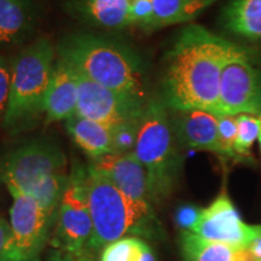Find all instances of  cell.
Listing matches in <instances>:
<instances>
[{
    "label": "cell",
    "instance_id": "6da1fadb",
    "mask_svg": "<svg viewBox=\"0 0 261 261\" xmlns=\"http://www.w3.org/2000/svg\"><path fill=\"white\" fill-rule=\"evenodd\" d=\"M233 42L190 23L163 60L161 100L171 112L201 109L218 114L221 70Z\"/></svg>",
    "mask_w": 261,
    "mask_h": 261
},
{
    "label": "cell",
    "instance_id": "7a4b0ae2",
    "mask_svg": "<svg viewBox=\"0 0 261 261\" xmlns=\"http://www.w3.org/2000/svg\"><path fill=\"white\" fill-rule=\"evenodd\" d=\"M85 181L93 221L94 253L122 237H140L148 242L167 240L154 204L126 196L91 163L86 166Z\"/></svg>",
    "mask_w": 261,
    "mask_h": 261
},
{
    "label": "cell",
    "instance_id": "3957f363",
    "mask_svg": "<svg viewBox=\"0 0 261 261\" xmlns=\"http://www.w3.org/2000/svg\"><path fill=\"white\" fill-rule=\"evenodd\" d=\"M58 57L87 79L116 92L146 99L143 62L121 42L91 33H73L62 39Z\"/></svg>",
    "mask_w": 261,
    "mask_h": 261
},
{
    "label": "cell",
    "instance_id": "277c9868",
    "mask_svg": "<svg viewBox=\"0 0 261 261\" xmlns=\"http://www.w3.org/2000/svg\"><path fill=\"white\" fill-rule=\"evenodd\" d=\"M175 138L169 109L151 98L140 119L133 154L148 177L151 203L160 207L171 198L180 182L184 158Z\"/></svg>",
    "mask_w": 261,
    "mask_h": 261
},
{
    "label": "cell",
    "instance_id": "5b68a950",
    "mask_svg": "<svg viewBox=\"0 0 261 261\" xmlns=\"http://www.w3.org/2000/svg\"><path fill=\"white\" fill-rule=\"evenodd\" d=\"M0 179L6 188L33 196L56 218L69 173L60 146L46 139H34L18 146L0 163Z\"/></svg>",
    "mask_w": 261,
    "mask_h": 261
},
{
    "label": "cell",
    "instance_id": "8992f818",
    "mask_svg": "<svg viewBox=\"0 0 261 261\" xmlns=\"http://www.w3.org/2000/svg\"><path fill=\"white\" fill-rule=\"evenodd\" d=\"M55 64V48L47 39H38L11 62L10 102L4 128H22L44 113Z\"/></svg>",
    "mask_w": 261,
    "mask_h": 261
},
{
    "label": "cell",
    "instance_id": "52a82bcc",
    "mask_svg": "<svg viewBox=\"0 0 261 261\" xmlns=\"http://www.w3.org/2000/svg\"><path fill=\"white\" fill-rule=\"evenodd\" d=\"M86 167L75 163L69 171L50 240L51 249L81 254L93 252V221L87 196Z\"/></svg>",
    "mask_w": 261,
    "mask_h": 261
},
{
    "label": "cell",
    "instance_id": "ba28073f",
    "mask_svg": "<svg viewBox=\"0 0 261 261\" xmlns=\"http://www.w3.org/2000/svg\"><path fill=\"white\" fill-rule=\"evenodd\" d=\"M261 114V68L249 48L233 44L221 70L217 115Z\"/></svg>",
    "mask_w": 261,
    "mask_h": 261
},
{
    "label": "cell",
    "instance_id": "9c48e42d",
    "mask_svg": "<svg viewBox=\"0 0 261 261\" xmlns=\"http://www.w3.org/2000/svg\"><path fill=\"white\" fill-rule=\"evenodd\" d=\"M8 190L12 197L9 221L12 238L8 261H40L45 246L50 243L56 218L33 196L15 188Z\"/></svg>",
    "mask_w": 261,
    "mask_h": 261
},
{
    "label": "cell",
    "instance_id": "30bf717a",
    "mask_svg": "<svg viewBox=\"0 0 261 261\" xmlns=\"http://www.w3.org/2000/svg\"><path fill=\"white\" fill-rule=\"evenodd\" d=\"M76 74L79 83L76 115L102 123L112 130L130 123H139L149 99L116 92L77 71Z\"/></svg>",
    "mask_w": 261,
    "mask_h": 261
},
{
    "label": "cell",
    "instance_id": "8fae6325",
    "mask_svg": "<svg viewBox=\"0 0 261 261\" xmlns=\"http://www.w3.org/2000/svg\"><path fill=\"white\" fill-rule=\"evenodd\" d=\"M257 230L259 224H247L242 219L224 185L217 197L207 207L201 208L190 232L208 241L247 248Z\"/></svg>",
    "mask_w": 261,
    "mask_h": 261
},
{
    "label": "cell",
    "instance_id": "7c38bea8",
    "mask_svg": "<svg viewBox=\"0 0 261 261\" xmlns=\"http://www.w3.org/2000/svg\"><path fill=\"white\" fill-rule=\"evenodd\" d=\"M172 113V127L179 144L188 149L212 152L220 159L221 150L217 114L201 109L179 110Z\"/></svg>",
    "mask_w": 261,
    "mask_h": 261
},
{
    "label": "cell",
    "instance_id": "4fadbf2b",
    "mask_svg": "<svg viewBox=\"0 0 261 261\" xmlns=\"http://www.w3.org/2000/svg\"><path fill=\"white\" fill-rule=\"evenodd\" d=\"M91 165L126 196L136 201L151 203L146 172L133 152L100 156L92 160Z\"/></svg>",
    "mask_w": 261,
    "mask_h": 261
},
{
    "label": "cell",
    "instance_id": "5bb4252c",
    "mask_svg": "<svg viewBox=\"0 0 261 261\" xmlns=\"http://www.w3.org/2000/svg\"><path fill=\"white\" fill-rule=\"evenodd\" d=\"M79 102L77 74L67 62L58 57L52 80L45 98L44 113L46 122L69 119L76 113Z\"/></svg>",
    "mask_w": 261,
    "mask_h": 261
},
{
    "label": "cell",
    "instance_id": "9a60e30c",
    "mask_svg": "<svg viewBox=\"0 0 261 261\" xmlns=\"http://www.w3.org/2000/svg\"><path fill=\"white\" fill-rule=\"evenodd\" d=\"M130 0H63L65 11L85 24L102 29L129 27Z\"/></svg>",
    "mask_w": 261,
    "mask_h": 261
},
{
    "label": "cell",
    "instance_id": "2e32d148",
    "mask_svg": "<svg viewBox=\"0 0 261 261\" xmlns=\"http://www.w3.org/2000/svg\"><path fill=\"white\" fill-rule=\"evenodd\" d=\"M35 0H0V47L25 40L38 22Z\"/></svg>",
    "mask_w": 261,
    "mask_h": 261
},
{
    "label": "cell",
    "instance_id": "e0dca14e",
    "mask_svg": "<svg viewBox=\"0 0 261 261\" xmlns=\"http://www.w3.org/2000/svg\"><path fill=\"white\" fill-rule=\"evenodd\" d=\"M178 242L182 261H255L247 248L204 240L190 231H180Z\"/></svg>",
    "mask_w": 261,
    "mask_h": 261
},
{
    "label": "cell",
    "instance_id": "ac0fdd59",
    "mask_svg": "<svg viewBox=\"0 0 261 261\" xmlns=\"http://www.w3.org/2000/svg\"><path fill=\"white\" fill-rule=\"evenodd\" d=\"M225 31L249 41L261 40V0H228L220 11Z\"/></svg>",
    "mask_w": 261,
    "mask_h": 261
},
{
    "label": "cell",
    "instance_id": "d6986e66",
    "mask_svg": "<svg viewBox=\"0 0 261 261\" xmlns=\"http://www.w3.org/2000/svg\"><path fill=\"white\" fill-rule=\"evenodd\" d=\"M65 126L75 144L92 160L114 154L113 130L107 126L76 114L65 120Z\"/></svg>",
    "mask_w": 261,
    "mask_h": 261
},
{
    "label": "cell",
    "instance_id": "ffe728a7",
    "mask_svg": "<svg viewBox=\"0 0 261 261\" xmlns=\"http://www.w3.org/2000/svg\"><path fill=\"white\" fill-rule=\"evenodd\" d=\"M218 0H152L154 16L149 32L184 24L198 17Z\"/></svg>",
    "mask_w": 261,
    "mask_h": 261
},
{
    "label": "cell",
    "instance_id": "44dd1931",
    "mask_svg": "<svg viewBox=\"0 0 261 261\" xmlns=\"http://www.w3.org/2000/svg\"><path fill=\"white\" fill-rule=\"evenodd\" d=\"M99 261H156V255L148 241L128 236L104 246Z\"/></svg>",
    "mask_w": 261,
    "mask_h": 261
},
{
    "label": "cell",
    "instance_id": "7402d4cb",
    "mask_svg": "<svg viewBox=\"0 0 261 261\" xmlns=\"http://www.w3.org/2000/svg\"><path fill=\"white\" fill-rule=\"evenodd\" d=\"M237 120V137L234 142V155L236 163L242 165H254L252 149L257 142L261 128V120L259 115L241 114L236 116Z\"/></svg>",
    "mask_w": 261,
    "mask_h": 261
},
{
    "label": "cell",
    "instance_id": "603a6c76",
    "mask_svg": "<svg viewBox=\"0 0 261 261\" xmlns=\"http://www.w3.org/2000/svg\"><path fill=\"white\" fill-rule=\"evenodd\" d=\"M218 132H219L221 150L220 160L224 163H236V155H234V142L237 137L236 116L218 115Z\"/></svg>",
    "mask_w": 261,
    "mask_h": 261
},
{
    "label": "cell",
    "instance_id": "cb8c5ba5",
    "mask_svg": "<svg viewBox=\"0 0 261 261\" xmlns=\"http://www.w3.org/2000/svg\"><path fill=\"white\" fill-rule=\"evenodd\" d=\"M154 16L152 0H130L128 21L129 27H138L149 32Z\"/></svg>",
    "mask_w": 261,
    "mask_h": 261
},
{
    "label": "cell",
    "instance_id": "d4e9b609",
    "mask_svg": "<svg viewBox=\"0 0 261 261\" xmlns=\"http://www.w3.org/2000/svg\"><path fill=\"white\" fill-rule=\"evenodd\" d=\"M11 90V63L0 55V121H4Z\"/></svg>",
    "mask_w": 261,
    "mask_h": 261
},
{
    "label": "cell",
    "instance_id": "484cf974",
    "mask_svg": "<svg viewBox=\"0 0 261 261\" xmlns=\"http://www.w3.org/2000/svg\"><path fill=\"white\" fill-rule=\"evenodd\" d=\"M201 213V208L195 207L192 204H184L177 210L175 213V223L180 231H191L196 221L198 219V215Z\"/></svg>",
    "mask_w": 261,
    "mask_h": 261
},
{
    "label": "cell",
    "instance_id": "4316f807",
    "mask_svg": "<svg viewBox=\"0 0 261 261\" xmlns=\"http://www.w3.org/2000/svg\"><path fill=\"white\" fill-rule=\"evenodd\" d=\"M45 261H97L96 254L92 253H81L71 254L61 252L57 249H51L48 252Z\"/></svg>",
    "mask_w": 261,
    "mask_h": 261
},
{
    "label": "cell",
    "instance_id": "83f0119b",
    "mask_svg": "<svg viewBox=\"0 0 261 261\" xmlns=\"http://www.w3.org/2000/svg\"><path fill=\"white\" fill-rule=\"evenodd\" d=\"M11 226L8 220L0 217V261H8V255L11 247Z\"/></svg>",
    "mask_w": 261,
    "mask_h": 261
},
{
    "label": "cell",
    "instance_id": "f1b7e54d",
    "mask_svg": "<svg viewBox=\"0 0 261 261\" xmlns=\"http://www.w3.org/2000/svg\"><path fill=\"white\" fill-rule=\"evenodd\" d=\"M247 250L249 252L254 260H261V224H259V230H257L255 237L248 244Z\"/></svg>",
    "mask_w": 261,
    "mask_h": 261
},
{
    "label": "cell",
    "instance_id": "f546056e",
    "mask_svg": "<svg viewBox=\"0 0 261 261\" xmlns=\"http://www.w3.org/2000/svg\"><path fill=\"white\" fill-rule=\"evenodd\" d=\"M260 120H261V114H260ZM257 143H259V146H260V151H261V128H260V135H259V139H257Z\"/></svg>",
    "mask_w": 261,
    "mask_h": 261
},
{
    "label": "cell",
    "instance_id": "4dcf8cb0",
    "mask_svg": "<svg viewBox=\"0 0 261 261\" xmlns=\"http://www.w3.org/2000/svg\"><path fill=\"white\" fill-rule=\"evenodd\" d=\"M259 261H261V260H259Z\"/></svg>",
    "mask_w": 261,
    "mask_h": 261
}]
</instances>
